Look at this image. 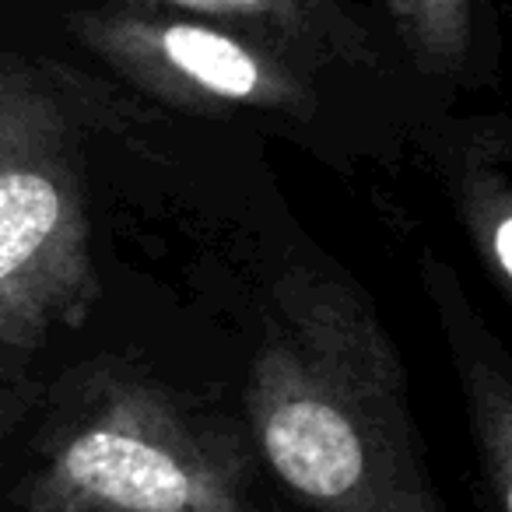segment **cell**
Here are the masks:
<instances>
[{
  "label": "cell",
  "instance_id": "52a82bcc",
  "mask_svg": "<svg viewBox=\"0 0 512 512\" xmlns=\"http://www.w3.org/2000/svg\"><path fill=\"white\" fill-rule=\"evenodd\" d=\"M470 400H474V428L481 442L484 484L491 491L495 512H509L512 488V400L502 376L477 369L470 376Z\"/></svg>",
  "mask_w": 512,
  "mask_h": 512
},
{
  "label": "cell",
  "instance_id": "6da1fadb",
  "mask_svg": "<svg viewBox=\"0 0 512 512\" xmlns=\"http://www.w3.org/2000/svg\"><path fill=\"white\" fill-rule=\"evenodd\" d=\"M246 418L267 467L316 512H442L397 348L334 274L292 267L278 278Z\"/></svg>",
  "mask_w": 512,
  "mask_h": 512
},
{
  "label": "cell",
  "instance_id": "ba28073f",
  "mask_svg": "<svg viewBox=\"0 0 512 512\" xmlns=\"http://www.w3.org/2000/svg\"><path fill=\"white\" fill-rule=\"evenodd\" d=\"M467 218L470 232L477 235L484 264L491 267L498 288L509 292L512 285V197L502 172L484 165L467 169Z\"/></svg>",
  "mask_w": 512,
  "mask_h": 512
},
{
  "label": "cell",
  "instance_id": "3957f363",
  "mask_svg": "<svg viewBox=\"0 0 512 512\" xmlns=\"http://www.w3.org/2000/svg\"><path fill=\"white\" fill-rule=\"evenodd\" d=\"M53 32L116 85L193 116L313 127L348 88L365 85L197 18L109 0H57Z\"/></svg>",
  "mask_w": 512,
  "mask_h": 512
},
{
  "label": "cell",
  "instance_id": "8992f818",
  "mask_svg": "<svg viewBox=\"0 0 512 512\" xmlns=\"http://www.w3.org/2000/svg\"><path fill=\"white\" fill-rule=\"evenodd\" d=\"M393 43L425 85L488 78L502 46L505 0H376Z\"/></svg>",
  "mask_w": 512,
  "mask_h": 512
},
{
  "label": "cell",
  "instance_id": "277c9868",
  "mask_svg": "<svg viewBox=\"0 0 512 512\" xmlns=\"http://www.w3.org/2000/svg\"><path fill=\"white\" fill-rule=\"evenodd\" d=\"M36 512H249L232 460L162 397L120 383L50 453Z\"/></svg>",
  "mask_w": 512,
  "mask_h": 512
},
{
  "label": "cell",
  "instance_id": "5b68a950",
  "mask_svg": "<svg viewBox=\"0 0 512 512\" xmlns=\"http://www.w3.org/2000/svg\"><path fill=\"white\" fill-rule=\"evenodd\" d=\"M218 25L306 67L355 81L414 78L376 0H109ZM418 81V78H414Z\"/></svg>",
  "mask_w": 512,
  "mask_h": 512
},
{
  "label": "cell",
  "instance_id": "7a4b0ae2",
  "mask_svg": "<svg viewBox=\"0 0 512 512\" xmlns=\"http://www.w3.org/2000/svg\"><path fill=\"white\" fill-rule=\"evenodd\" d=\"M120 85L57 32L0 50V351H32L99 302L85 137Z\"/></svg>",
  "mask_w": 512,
  "mask_h": 512
}]
</instances>
